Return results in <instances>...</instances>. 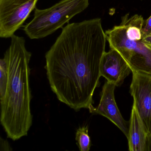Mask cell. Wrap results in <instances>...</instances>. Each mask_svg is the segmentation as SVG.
I'll return each mask as SVG.
<instances>
[{"instance_id": "obj_3", "label": "cell", "mask_w": 151, "mask_h": 151, "mask_svg": "<svg viewBox=\"0 0 151 151\" xmlns=\"http://www.w3.org/2000/svg\"><path fill=\"white\" fill-rule=\"evenodd\" d=\"M89 5V0H62L45 9L36 8L33 19L24 28L31 39L45 37L61 28L65 24Z\"/></svg>"}, {"instance_id": "obj_2", "label": "cell", "mask_w": 151, "mask_h": 151, "mask_svg": "<svg viewBox=\"0 0 151 151\" xmlns=\"http://www.w3.org/2000/svg\"><path fill=\"white\" fill-rule=\"evenodd\" d=\"M4 54L8 82L5 98L1 102V123L8 138L15 140L28 135L32 125L29 85L32 53L23 37L13 35Z\"/></svg>"}, {"instance_id": "obj_5", "label": "cell", "mask_w": 151, "mask_h": 151, "mask_svg": "<svg viewBox=\"0 0 151 151\" xmlns=\"http://www.w3.org/2000/svg\"><path fill=\"white\" fill-rule=\"evenodd\" d=\"M38 0H0V37L11 38L20 29Z\"/></svg>"}, {"instance_id": "obj_7", "label": "cell", "mask_w": 151, "mask_h": 151, "mask_svg": "<svg viewBox=\"0 0 151 151\" xmlns=\"http://www.w3.org/2000/svg\"><path fill=\"white\" fill-rule=\"evenodd\" d=\"M116 86L114 84L107 81L102 88L99 105L96 107H93L90 112L106 117L114 124L127 138L129 122L124 119L116 105L114 97Z\"/></svg>"}, {"instance_id": "obj_10", "label": "cell", "mask_w": 151, "mask_h": 151, "mask_svg": "<svg viewBox=\"0 0 151 151\" xmlns=\"http://www.w3.org/2000/svg\"><path fill=\"white\" fill-rule=\"evenodd\" d=\"M76 139L80 151H88L90 150L91 142L88 133V126L80 127L77 130Z\"/></svg>"}, {"instance_id": "obj_15", "label": "cell", "mask_w": 151, "mask_h": 151, "mask_svg": "<svg viewBox=\"0 0 151 151\" xmlns=\"http://www.w3.org/2000/svg\"><path fill=\"white\" fill-rule=\"evenodd\" d=\"M149 35H151V33H150V34H149Z\"/></svg>"}, {"instance_id": "obj_12", "label": "cell", "mask_w": 151, "mask_h": 151, "mask_svg": "<svg viewBox=\"0 0 151 151\" xmlns=\"http://www.w3.org/2000/svg\"><path fill=\"white\" fill-rule=\"evenodd\" d=\"M151 32V16L147 20L146 22L144 23V26L142 29V34L143 37L149 35Z\"/></svg>"}, {"instance_id": "obj_8", "label": "cell", "mask_w": 151, "mask_h": 151, "mask_svg": "<svg viewBox=\"0 0 151 151\" xmlns=\"http://www.w3.org/2000/svg\"><path fill=\"white\" fill-rule=\"evenodd\" d=\"M131 71L128 63L117 51L110 49L104 53L100 67L101 76L118 86L123 83Z\"/></svg>"}, {"instance_id": "obj_1", "label": "cell", "mask_w": 151, "mask_h": 151, "mask_svg": "<svg viewBox=\"0 0 151 151\" xmlns=\"http://www.w3.org/2000/svg\"><path fill=\"white\" fill-rule=\"evenodd\" d=\"M106 35L101 19L68 24L46 53L47 76L59 101L78 111L91 110L99 83Z\"/></svg>"}, {"instance_id": "obj_13", "label": "cell", "mask_w": 151, "mask_h": 151, "mask_svg": "<svg viewBox=\"0 0 151 151\" xmlns=\"http://www.w3.org/2000/svg\"><path fill=\"white\" fill-rule=\"evenodd\" d=\"M143 42L151 47V35H149L144 37L142 39Z\"/></svg>"}, {"instance_id": "obj_9", "label": "cell", "mask_w": 151, "mask_h": 151, "mask_svg": "<svg viewBox=\"0 0 151 151\" xmlns=\"http://www.w3.org/2000/svg\"><path fill=\"white\" fill-rule=\"evenodd\" d=\"M147 135L141 117L133 103L128 139L130 151H146Z\"/></svg>"}, {"instance_id": "obj_4", "label": "cell", "mask_w": 151, "mask_h": 151, "mask_svg": "<svg viewBox=\"0 0 151 151\" xmlns=\"http://www.w3.org/2000/svg\"><path fill=\"white\" fill-rule=\"evenodd\" d=\"M105 32L110 49H115L122 55L132 72L151 75V47L142 40L129 39L126 36L125 26L122 23Z\"/></svg>"}, {"instance_id": "obj_14", "label": "cell", "mask_w": 151, "mask_h": 151, "mask_svg": "<svg viewBox=\"0 0 151 151\" xmlns=\"http://www.w3.org/2000/svg\"><path fill=\"white\" fill-rule=\"evenodd\" d=\"M146 151H151V131L147 137Z\"/></svg>"}, {"instance_id": "obj_6", "label": "cell", "mask_w": 151, "mask_h": 151, "mask_svg": "<svg viewBox=\"0 0 151 151\" xmlns=\"http://www.w3.org/2000/svg\"><path fill=\"white\" fill-rule=\"evenodd\" d=\"M132 73L130 92L148 136L151 131V75Z\"/></svg>"}, {"instance_id": "obj_11", "label": "cell", "mask_w": 151, "mask_h": 151, "mask_svg": "<svg viewBox=\"0 0 151 151\" xmlns=\"http://www.w3.org/2000/svg\"><path fill=\"white\" fill-rule=\"evenodd\" d=\"M0 74V101H2L6 96L8 82L7 65L4 58L1 60Z\"/></svg>"}]
</instances>
